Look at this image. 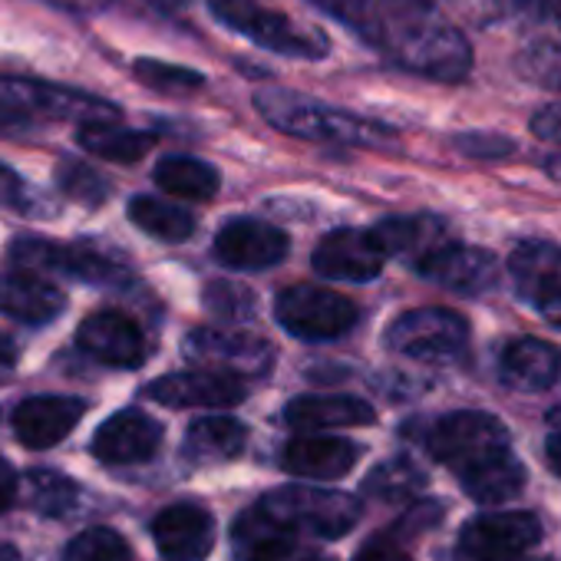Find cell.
Returning a JSON list of instances; mask_svg holds the SVG:
<instances>
[{"instance_id":"40","label":"cell","mask_w":561,"mask_h":561,"mask_svg":"<svg viewBox=\"0 0 561 561\" xmlns=\"http://www.w3.org/2000/svg\"><path fill=\"white\" fill-rule=\"evenodd\" d=\"M456 146H459L466 156H476V159H499V156H508V152L515 149L505 136H485V133L459 136Z\"/></svg>"},{"instance_id":"15","label":"cell","mask_w":561,"mask_h":561,"mask_svg":"<svg viewBox=\"0 0 561 561\" xmlns=\"http://www.w3.org/2000/svg\"><path fill=\"white\" fill-rule=\"evenodd\" d=\"M215 254L221 264L238 271H264L285 261L288 234L261 221V218H234L215 238Z\"/></svg>"},{"instance_id":"29","label":"cell","mask_w":561,"mask_h":561,"mask_svg":"<svg viewBox=\"0 0 561 561\" xmlns=\"http://www.w3.org/2000/svg\"><path fill=\"white\" fill-rule=\"evenodd\" d=\"M80 146L90 156L129 165V162L142 159L156 146V136L136 133V129H123V126H116V119H106V123H87L80 129Z\"/></svg>"},{"instance_id":"26","label":"cell","mask_w":561,"mask_h":561,"mask_svg":"<svg viewBox=\"0 0 561 561\" xmlns=\"http://www.w3.org/2000/svg\"><path fill=\"white\" fill-rule=\"evenodd\" d=\"M462 489L482 502V505H495V502H508L512 495H518L528 482V472L522 466L518 456H512V449H499L489 459L469 466L459 472Z\"/></svg>"},{"instance_id":"6","label":"cell","mask_w":561,"mask_h":561,"mask_svg":"<svg viewBox=\"0 0 561 561\" xmlns=\"http://www.w3.org/2000/svg\"><path fill=\"white\" fill-rule=\"evenodd\" d=\"M277 324L301 341H334L357 324V305L318 285H295L277 295Z\"/></svg>"},{"instance_id":"18","label":"cell","mask_w":561,"mask_h":561,"mask_svg":"<svg viewBox=\"0 0 561 561\" xmlns=\"http://www.w3.org/2000/svg\"><path fill=\"white\" fill-rule=\"evenodd\" d=\"M156 548L169 561H205L215 548V518L202 505H169L152 522Z\"/></svg>"},{"instance_id":"44","label":"cell","mask_w":561,"mask_h":561,"mask_svg":"<svg viewBox=\"0 0 561 561\" xmlns=\"http://www.w3.org/2000/svg\"><path fill=\"white\" fill-rule=\"evenodd\" d=\"M14 495H18V476L4 459H0V512L14 505Z\"/></svg>"},{"instance_id":"2","label":"cell","mask_w":561,"mask_h":561,"mask_svg":"<svg viewBox=\"0 0 561 561\" xmlns=\"http://www.w3.org/2000/svg\"><path fill=\"white\" fill-rule=\"evenodd\" d=\"M254 106L274 129L298 139H331L347 146H387L393 139V129L380 123L331 110L291 90H261L254 96Z\"/></svg>"},{"instance_id":"12","label":"cell","mask_w":561,"mask_h":561,"mask_svg":"<svg viewBox=\"0 0 561 561\" xmlns=\"http://www.w3.org/2000/svg\"><path fill=\"white\" fill-rule=\"evenodd\" d=\"M416 271L426 280H433V285L446 288V291H456V295H482V291H489L495 285L499 261L485 248L446 241L436 251H430L426 257H420L416 261Z\"/></svg>"},{"instance_id":"31","label":"cell","mask_w":561,"mask_h":561,"mask_svg":"<svg viewBox=\"0 0 561 561\" xmlns=\"http://www.w3.org/2000/svg\"><path fill=\"white\" fill-rule=\"evenodd\" d=\"M129 218L133 225H139L146 234L152 238H162V241H185L192 231H195V218L179 208V205H169L162 198H152V195H139L129 202Z\"/></svg>"},{"instance_id":"17","label":"cell","mask_w":561,"mask_h":561,"mask_svg":"<svg viewBox=\"0 0 561 561\" xmlns=\"http://www.w3.org/2000/svg\"><path fill=\"white\" fill-rule=\"evenodd\" d=\"M77 341L80 347L106 364V367H123V370H133L146 360V337H142V328L119 314V311H100V314H90L83 321V328L77 331Z\"/></svg>"},{"instance_id":"41","label":"cell","mask_w":561,"mask_h":561,"mask_svg":"<svg viewBox=\"0 0 561 561\" xmlns=\"http://www.w3.org/2000/svg\"><path fill=\"white\" fill-rule=\"evenodd\" d=\"M0 205H11V208H24L31 211V188L24 185V179L0 162Z\"/></svg>"},{"instance_id":"48","label":"cell","mask_w":561,"mask_h":561,"mask_svg":"<svg viewBox=\"0 0 561 561\" xmlns=\"http://www.w3.org/2000/svg\"><path fill=\"white\" fill-rule=\"evenodd\" d=\"M545 453H548V462H551V469L561 476V430L548 439V446H545Z\"/></svg>"},{"instance_id":"10","label":"cell","mask_w":561,"mask_h":561,"mask_svg":"<svg viewBox=\"0 0 561 561\" xmlns=\"http://www.w3.org/2000/svg\"><path fill=\"white\" fill-rule=\"evenodd\" d=\"M538 538L541 525L531 512H489L459 531L456 561H515Z\"/></svg>"},{"instance_id":"43","label":"cell","mask_w":561,"mask_h":561,"mask_svg":"<svg viewBox=\"0 0 561 561\" xmlns=\"http://www.w3.org/2000/svg\"><path fill=\"white\" fill-rule=\"evenodd\" d=\"M531 133L538 139H545V142L561 146V103H551V106L538 110L535 119H531Z\"/></svg>"},{"instance_id":"38","label":"cell","mask_w":561,"mask_h":561,"mask_svg":"<svg viewBox=\"0 0 561 561\" xmlns=\"http://www.w3.org/2000/svg\"><path fill=\"white\" fill-rule=\"evenodd\" d=\"M202 301L221 321H251L257 311L254 295L241 285H228V280H215V285H208Z\"/></svg>"},{"instance_id":"22","label":"cell","mask_w":561,"mask_h":561,"mask_svg":"<svg viewBox=\"0 0 561 561\" xmlns=\"http://www.w3.org/2000/svg\"><path fill=\"white\" fill-rule=\"evenodd\" d=\"M67 308V298L60 288L37 274H0V314L14 318L21 324H50Z\"/></svg>"},{"instance_id":"20","label":"cell","mask_w":561,"mask_h":561,"mask_svg":"<svg viewBox=\"0 0 561 561\" xmlns=\"http://www.w3.org/2000/svg\"><path fill=\"white\" fill-rule=\"evenodd\" d=\"M83 413H87V403L77 397H31L14 410L11 423L24 446L50 449L73 433Z\"/></svg>"},{"instance_id":"14","label":"cell","mask_w":561,"mask_h":561,"mask_svg":"<svg viewBox=\"0 0 561 561\" xmlns=\"http://www.w3.org/2000/svg\"><path fill=\"white\" fill-rule=\"evenodd\" d=\"M314 271L331 280H374L383 271L387 251L380 248L374 231L341 228L331 231L314 248Z\"/></svg>"},{"instance_id":"24","label":"cell","mask_w":561,"mask_h":561,"mask_svg":"<svg viewBox=\"0 0 561 561\" xmlns=\"http://www.w3.org/2000/svg\"><path fill=\"white\" fill-rule=\"evenodd\" d=\"M508 274L525 301L541 305L561 295V248L551 241H518L508 257Z\"/></svg>"},{"instance_id":"11","label":"cell","mask_w":561,"mask_h":561,"mask_svg":"<svg viewBox=\"0 0 561 561\" xmlns=\"http://www.w3.org/2000/svg\"><path fill=\"white\" fill-rule=\"evenodd\" d=\"M185 354L198 367L228 374V377H264L274 364V351L267 341L241 331H215L198 328L185 337Z\"/></svg>"},{"instance_id":"16","label":"cell","mask_w":561,"mask_h":561,"mask_svg":"<svg viewBox=\"0 0 561 561\" xmlns=\"http://www.w3.org/2000/svg\"><path fill=\"white\" fill-rule=\"evenodd\" d=\"M234 545L241 561H334L321 548L295 538L291 528L271 522L261 508H251L234 522Z\"/></svg>"},{"instance_id":"4","label":"cell","mask_w":561,"mask_h":561,"mask_svg":"<svg viewBox=\"0 0 561 561\" xmlns=\"http://www.w3.org/2000/svg\"><path fill=\"white\" fill-rule=\"evenodd\" d=\"M208 11L215 21L248 37L261 50H271L280 57H298V60H318L328 54V41L321 34L298 27L295 21H288L277 11H264L254 0H208Z\"/></svg>"},{"instance_id":"51","label":"cell","mask_w":561,"mask_h":561,"mask_svg":"<svg viewBox=\"0 0 561 561\" xmlns=\"http://www.w3.org/2000/svg\"><path fill=\"white\" fill-rule=\"evenodd\" d=\"M548 8H554V14L561 18V0H548Z\"/></svg>"},{"instance_id":"28","label":"cell","mask_w":561,"mask_h":561,"mask_svg":"<svg viewBox=\"0 0 561 561\" xmlns=\"http://www.w3.org/2000/svg\"><path fill=\"white\" fill-rule=\"evenodd\" d=\"M244 443H248L244 423H238L231 416H202L185 433V456L198 466L228 462V459L241 456Z\"/></svg>"},{"instance_id":"7","label":"cell","mask_w":561,"mask_h":561,"mask_svg":"<svg viewBox=\"0 0 561 561\" xmlns=\"http://www.w3.org/2000/svg\"><path fill=\"white\" fill-rule=\"evenodd\" d=\"M426 446H430L433 459L462 472V469L489 459L492 453L508 449V430L489 413L459 410V413H449L433 423Z\"/></svg>"},{"instance_id":"5","label":"cell","mask_w":561,"mask_h":561,"mask_svg":"<svg viewBox=\"0 0 561 561\" xmlns=\"http://www.w3.org/2000/svg\"><path fill=\"white\" fill-rule=\"evenodd\" d=\"M0 110H11L21 116L67 119V123H80V126L119 119V110L93 93L60 87V83L31 80V77H0Z\"/></svg>"},{"instance_id":"39","label":"cell","mask_w":561,"mask_h":561,"mask_svg":"<svg viewBox=\"0 0 561 561\" xmlns=\"http://www.w3.org/2000/svg\"><path fill=\"white\" fill-rule=\"evenodd\" d=\"M318 8H324L328 14H334L337 21L351 24L357 34H364L370 41L380 0H318Z\"/></svg>"},{"instance_id":"50","label":"cell","mask_w":561,"mask_h":561,"mask_svg":"<svg viewBox=\"0 0 561 561\" xmlns=\"http://www.w3.org/2000/svg\"><path fill=\"white\" fill-rule=\"evenodd\" d=\"M0 561H21L18 548H14V545H4V541H0Z\"/></svg>"},{"instance_id":"47","label":"cell","mask_w":561,"mask_h":561,"mask_svg":"<svg viewBox=\"0 0 561 561\" xmlns=\"http://www.w3.org/2000/svg\"><path fill=\"white\" fill-rule=\"evenodd\" d=\"M538 311L545 314V321H548L551 328H561V295H558V298L541 301V305H538Z\"/></svg>"},{"instance_id":"13","label":"cell","mask_w":561,"mask_h":561,"mask_svg":"<svg viewBox=\"0 0 561 561\" xmlns=\"http://www.w3.org/2000/svg\"><path fill=\"white\" fill-rule=\"evenodd\" d=\"M244 383L238 377L198 367V370H185V374H169L156 383L146 387V397L162 403V407H195V410H221V407H234L244 400Z\"/></svg>"},{"instance_id":"36","label":"cell","mask_w":561,"mask_h":561,"mask_svg":"<svg viewBox=\"0 0 561 561\" xmlns=\"http://www.w3.org/2000/svg\"><path fill=\"white\" fill-rule=\"evenodd\" d=\"M133 73H136L139 83H146L149 90L165 93V96H185V93H195L202 87V77L195 70L172 67V64H162V60H136Z\"/></svg>"},{"instance_id":"45","label":"cell","mask_w":561,"mask_h":561,"mask_svg":"<svg viewBox=\"0 0 561 561\" xmlns=\"http://www.w3.org/2000/svg\"><path fill=\"white\" fill-rule=\"evenodd\" d=\"M27 129V119L21 113H11V110H0V136L8 133H24Z\"/></svg>"},{"instance_id":"30","label":"cell","mask_w":561,"mask_h":561,"mask_svg":"<svg viewBox=\"0 0 561 561\" xmlns=\"http://www.w3.org/2000/svg\"><path fill=\"white\" fill-rule=\"evenodd\" d=\"M156 182L159 188L188 202H208L218 192V172L192 156H165L156 165Z\"/></svg>"},{"instance_id":"42","label":"cell","mask_w":561,"mask_h":561,"mask_svg":"<svg viewBox=\"0 0 561 561\" xmlns=\"http://www.w3.org/2000/svg\"><path fill=\"white\" fill-rule=\"evenodd\" d=\"M354 561H413L393 538H370Z\"/></svg>"},{"instance_id":"21","label":"cell","mask_w":561,"mask_h":561,"mask_svg":"<svg viewBox=\"0 0 561 561\" xmlns=\"http://www.w3.org/2000/svg\"><path fill=\"white\" fill-rule=\"evenodd\" d=\"M360 459V446L337 436H301L280 453V466L301 479H344Z\"/></svg>"},{"instance_id":"3","label":"cell","mask_w":561,"mask_h":561,"mask_svg":"<svg viewBox=\"0 0 561 561\" xmlns=\"http://www.w3.org/2000/svg\"><path fill=\"white\" fill-rule=\"evenodd\" d=\"M257 508L277 525L321 538H341L360 518L357 495L337 489H318V485H280L267 492Z\"/></svg>"},{"instance_id":"49","label":"cell","mask_w":561,"mask_h":561,"mask_svg":"<svg viewBox=\"0 0 561 561\" xmlns=\"http://www.w3.org/2000/svg\"><path fill=\"white\" fill-rule=\"evenodd\" d=\"M11 367H14V347L4 337H0V377H8Z\"/></svg>"},{"instance_id":"52","label":"cell","mask_w":561,"mask_h":561,"mask_svg":"<svg viewBox=\"0 0 561 561\" xmlns=\"http://www.w3.org/2000/svg\"><path fill=\"white\" fill-rule=\"evenodd\" d=\"M554 423H561V413H558V416H554Z\"/></svg>"},{"instance_id":"33","label":"cell","mask_w":561,"mask_h":561,"mask_svg":"<svg viewBox=\"0 0 561 561\" xmlns=\"http://www.w3.org/2000/svg\"><path fill=\"white\" fill-rule=\"evenodd\" d=\"M27 492H31V505L44 515H67L80 502V485L47 469L27 476Z\"/></svg>"},{"instance_id":"46","label":"cell","mask_w":561,"mask_h":561,"mask_svg":"<svg viewBox=\"0 0 561 561\" xmlns=\"http://www.w3.org/2000/svg\"><path fill=\"white\" fill-rule=\"evenodd\" d=\"M492 4H499L505 11H541V8H548V0H492Z\"/></svg>"},{"instance_id":"9","label":"cell","mask_w":561,"mask_h":561,"mask_svg":"<svg viewBox=\"0 0 561 561\" xmlns=\"http://www.w3.org/2000/svg\"><path fill=\"white\" fill-rule=\"evenodd\" d=\"M11 261L37 277H70L87 285H106L119 277V267L87 244H57L47 238H18L11 244Z\"/></svg>"},{"instance_id":"37","label":"cell","mask_w":561,"mask_h":561,"mask_svg":"<svg viewBox=\"0 0 561 561\" xmlns=\"http://www.w3.org/2000/svg\"><path fill=\"white\" fill-rule=\"evenodd\" d=\"M57 188H60L67 198H73V202H80V205H90V208H96V205H103V202L110 198V182H106L96 169L80 165V162H64V165H60V172H57Z\"/></svg>"},{"instance_id":"32","label":"cell","mask_w":561,"mask_h":561,"mask_svg":"<svg viewBox=\"0 0 561 561\" xmlns=\"http://www.w3.org/2000/svg\"><path fill=\"white\" fill-rule=\"evenodd\" d=\"M423 489H426V472L407 456L380 462L364 482V492L380 499V502H403V499H413Z\"/></svg>"},{"instance_id":"25","label":"cell","mask_w":561,"mask_h":561,"mask_svg":"<svg viewBox=\"0 0 561 561\" xmlns=\"http://www.w3.org/2000/svg\"><path fill=\"white\" fill-rule=\"evenodd\" d=\"M288 426L295 430H341V426H370L377 420L374 407L357 397H298L285 410Z\"/></svg>"},{"instance_id":"23","label":"cell","mask_w":561,"mask_h":561,"mask_svg":"<svg viewBox=\"0 0 561 561\" xmlns=\"http://www.w3.org/2000/svg\"><path fill=\"white\" fill-rule=\"evenodd\" d=\"M561 374V354L558 347L538 341V337H518L502 351L499 377L508 390L522 393H541L548 390Z\"/></svg>"},{"instance_id":"35","label":"cell","mask_w":561,"mask_h":561,"mask_svg":"<svg viewBox=\"0 0 561 561\" xmlns=\"http://www.w3.org/2000/svg\"><path fill=\"white\" fill-rule=\"evenodd\" d=\"M518 73L545 90H561V44L535 41L518 54Z\"/></svg>"},{"instance_id":"19","label":"cell","mask_w":561,"mask_h":561,"mask_svg":"<svg viewBox=\"0 0 561 561\" xmlns=\"http://www.w3.org/2000/svg\"><path fill=\"white\" fill-rule=\"evenodd\" d=\"M162 446V426L139 410H123L110 416L93 436V456L106 466H133L146 462Z\"/></svg>"},{"instance_id":"34","label":"cell","mask_w":561,"mask_h":561,"mask_svg":"<svg viewBox=\"0 0 561 561\" xmlns=\"http://www.w3.org/2000/svg\"><path fill=\"white\" fill-rule=\"evenodd\" d=\"M64 561H133V551L113 528H90L67 545Z\"/></svg>"},{"instance_id":"8","label":"cell","mask_w":561,"mask_h":561,"mask_svg":"<svg viewBox=\"0 0 561 561\" xmlns=\"http://www.w3.org/2000/svg\"><path fill=\"white\" fill-rule=\"evenodd\" d=\"M469 324L446 308H416L387 328V347L413 360H449L466 347Z\"/></svg>"},{"instance_id":"1","label":"cell","mask_w":561,"mask_h":561,"mask_svg":"<svg viewBox=\"0 0 561 561\" xmlns=\"http://www.w3.org/2000/svg\"><path fill=\"white\" fill-rule=\"evenodd\" d=\"M383 50L407 70L436 83H459L472 67L469 41L430 4L403 21L383 44Z\"/></svg>"},{"instance_id":"27","label":"cell","mask_w":561,"mask_h":561,"mask_svg":"<svg viewBox=\"0 0 561 561\" xmlns=\"http://www.w3.org/2000/svg\"><path fill=\"white\" fill-rule=\"evenodd\" d=\"M374 234H377L380 248L387 251V257L397 254V257H410V261H420L449 241L446 225L433 215H397V218L380 221L374 228Z\"/></svg>"}]
</instances>
